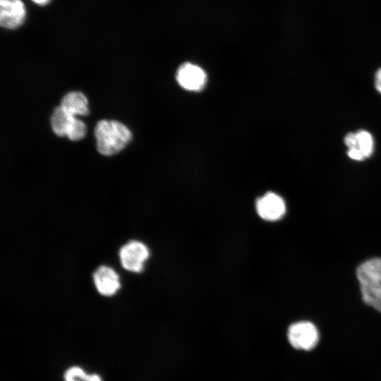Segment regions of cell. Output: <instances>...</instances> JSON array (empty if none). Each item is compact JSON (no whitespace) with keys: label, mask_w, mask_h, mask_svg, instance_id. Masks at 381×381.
I'll return each mask as SVG.
<instances>
[{"label":"cell","mask_w":381,"mask_h":381,"mask_svg":"<svg viewBox=\"0 0 381 381\" xmlns=\"http://www.w3.org/2000/svg\"><path fill=\"white\" fill-rule=\"evenodd\" d=\"M95 135L98 152L106 156L116 154L124 148L131 139L129 129L116 121H98Z\"/></svg>","instance_id":"1"},{"label":"cell","mask_w":381,"mask_h":381,"mask_svg":"<svg viewBox=\"0 0 381 381\" xmlns=\"http://www.w3.org/2000/svg\"><path fill=\"white\" fill-rule=\"evenodd\" d=\"M287 337L293 347L306 351L315 348L319 339L316 327L309 321L291 324L289 327Z\"/></svg>","instance_id":"2"},{"label":"cell","mask_w":381,"mask_h":381,"mask_svg":"<svg viewBox=\"0 0 381 381\" xmlns=\"http://www.w3.org/2000/svg\"><path fill=\"white\" fill-rule=\"evenodd\" d=\"M150 255L147 247L140 241H131L119 250L122 267L132 272H140Z\"/></svg>","instance_id":"3"},{"label":"cell","mask_w":381,"mask_h":381,"mask_svg":"<svg viewBox=\"0 0 381 381\" xmlns=\"http://www.w3.org/2000/svg\"><path fill=\"white\" fill-rule=\"evenodd\" d=\"M176 79L182 88L188 91L198 92L205 87L207 83V74L198 65L185 63L178 68Z\"/></svg>","instance_id":"4"},{"label":"cell","mask_w":381,"mask_h":381,"mask_svg":"<svg viewBox=\"0 0 381 381\" xmlns=\"http://www.w3.org/2000/svg\"><path fill=\"white\" fill-rule=\"evenodd\" d=\"M255 209L260 218L273 222L284 216L286 205L281 196L273 192H268L257 200Z\"/></svg>","instance_id":"5"},{"label":"cell","mask_w":381,"mask_h":381,"mask_svg":"<svg viewBox=\"0 0 381 381\" xmlns=\"http://www.w3.org/2000/svg\"><path fill=\"white\" fill-rule=\"evenodd\" d=\"M26 16V10L21 0H0V23L7 29L20 26Z\"/></svg>","instance_id":"6"},{"label":"cell","mask_w":381,"mask_h":381,"mask_svg":"<svg viewBox=\"0 0 381 381\" xmlns=\"http://www.w3.org/2000/svg\"><path fill=\"white\" fill-rule=\"evenodd\" d=\"M93 282L97 291L105 296L114 295L121 286L118 274L104 265L99 267L93 273Z\"/></svg>","instance_id":"7"},{"label":"cell","mask_w":381,"mask_h":381,"mask_svg":"<svg viewBox=\"0 0 381 381\" xmlns=\"http://www.w3.org/2000/svg\"><path fill=\"white\" fill-rule=\"evenodd\" d=\"M344 143L348 150H358L365 159L371 156L373 152L374 141L373 136L365 130L349 133L344 138Z\"/></svg>","instance_id":"8"},{"label":"cell","mask_w":381,"mask_h":381,"mask_svg":"<svg viewBox=\"0 0 381 381\" xmlns=\"http://www.w3.org/2000/svg\"><path fill=\"white\" fill-rule=\"evenodd\" d=\"M68 114L87 115L89 112L87 99L85 95L80 92H71L67 93L62 99L60 105Z\"/></svg>","instance_id":"9"},{"label":"cell","mask_w":381,"mask_h":381,"mask_svg":"<svg viewBox=\"0 0 381 381\" xmlns=\"http://www.w3.org/2000/svg\"><path fill=\"white\" fill-rule=\"evenodd\" d=\"M356 274L359 283L381 284V258L364 262L357 268Z\"/></svg>","instance_id":"10"},{"label":"cell","mask_w":381,"mask_h":381,"mask_svg":"<svg viewBox=\"0 0 381 381\" xmlns=\"http://www.w3.org/2000/svg\"><path fill=\"white\" fill-rule=\"evenodd\" d=\"M361 291L363 301L381 311V284L360 283Z\"/></svg>","instance_id":"11"},{"label":"cell","mask_w":381,"mask_h":381,"mask_svg":"<svg viewBox=\"0 0 381 381\" xmlns=\"http://www.w3.org/2000/svg\"><path fill=\"white\" fill-rule=\"evenodd\" d=\"M73 116L68 114L61 106L54 109L51 116V126L54 133L59 136L66 135Z\"/></svg>","instance_id":"12"},{"label":"cell","mask_w":381,"mask_h":381,"mask_svg":"<svg viewBox=\"0 0 381 381\" xmlns=\"http://www.w3.org/2000/svg\"><path fill=\"white\" fill-rule=\"evenodd\" d=\"M65 381H102L101 377L97 374H87L81 368L73 366L64 373Z\"/></svg>","instance_id":"13"},{"label":"cell","mask_w":381,"mask_h":381,"mask_svg":"<svg viewBox=\"0 0 381 381\" xmlns=\"http://www.w3.org/2000/svg\"><path fill=\"white\" fill-rule=\"evenodd\" d=\"M85 134V126L83 122L73 116L68 126L66 135L71 140L82 139Z\"/></svg>","instance_id":"14"},{"label":"cell","mask_w":381,"mask_h":381,"mask_svg":"<svg viewBox=\"0 0 381 381\" xmlns=\"http://www.w3.org/2000/svg\"><path fill=\"white\" fill-rule=\"evenodd\" d=\"M375 87L381 94V68H379L375 75Z\"/></svg>","instance_id":"15"},{"label":"cell","mask_w":381,"mask_h":381,"mask_svg":"<svg viewBox=\"0 0 381 381\" xmlns=\"http://www.w3.org/2000/svg\"><path fill=\"white\" fill-rule=\"evenodd\" d=\"M31 1L40 6H44L47 4L51 0H31Z\"/></svg>","instance_id":"16"}]
</instances>
